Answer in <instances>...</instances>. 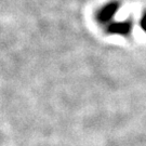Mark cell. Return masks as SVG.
I'll list each match as a JSON object with an SVG mask.
<instances>
[{"label":"cell","instance_id":"6da1fadb","mask_svg":"<svg viewBox=\"0 0 146 146\" xmlns=\"http://www.w3.org/2000/svg\"><path fill=\"white\" fill-rule=\"evenodd\" d=\"M144 23H145V27H146V21H145V22H144Z\"/></svg>","mask_w":146,"mask_h":146}]
</instances>
